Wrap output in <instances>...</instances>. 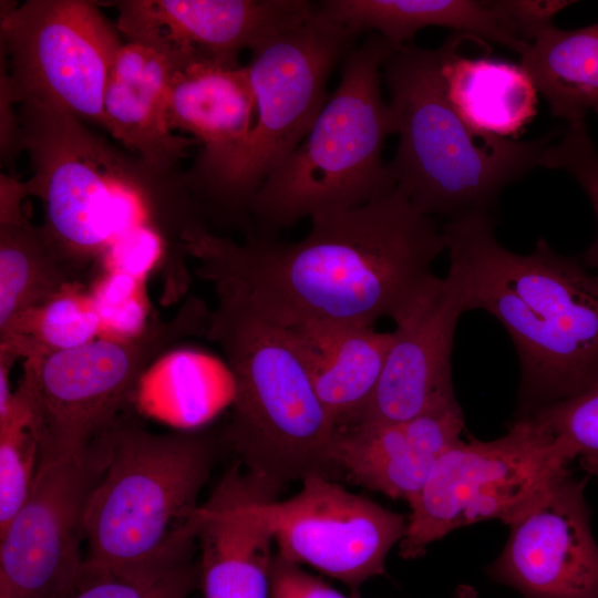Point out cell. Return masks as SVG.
I'll list each match as a JSON object with an SVG mask.
<instances>
[{
    "label": "cell",
    "instance_id": "cell-1",
    "mask_svg": "<svg viewBox=\"0 0 598 598\" xmlns=\"http://www.w3.org/2000/svg\"><path fill=\"white\" fill-rule=\"evenodd\" d=\"M310 220L297 241L258 236L237 241L206 226L185 229L181 240L198 277L229 286L280 327L374 326L381 318L398 323L442 281L432 266L446 250L443 227L398 188Z\"/></svg>",
    "mask_w": 598,
    "mask_h": 598
},
{
    "label": "cell",
    "instance_id": "cell-2",
    "mask_svg": "<svg viewBox=\"0 0 598 598\" xmlns=\"http://www.w3.org/2000/svg\"><path fill=\"white\" fill-rule=\"evenodd\" d=\"M450 261L463 271L467 310L482 309L506 329L520 363L516 416L567 399L598 379V276L581 258L539 238L518 255L496 239L495 216L442 224Z\"/></svg>",
    "mask_w": 598,
    "mask_h": 598
},
{
    "label": "cell",
    "instance_id": "cell-3",
    "mask_svg": "<svg viewBox=\"0 0 598 598\" xmlns=\"http://www.w3.org/2000/svg\"><path fill=\"white\" fill-rule=\"evenodd\" d=\"M18 116L31 166L25 192L40 198L41 229L75 276L125 231L150 225L173 240L195 214L184 174L156 173L56 110L23 103Z\"/></svg>",
    "mask_w": 598,
    "mask_h": 598
},
{
    "label": "cell",
    "instance_id": "cell-4",
    "mask_svg": "<svg viewBox=\"0 0 598 598\" xmlns=\"http://www.w3.org/2000/svg\"><path fill=\"white\" fill-rule=\"evenodd\" d=\"M106 440L107 462L85 512L83 570L151 580L190 565L213 436L152 433L125 415Z\"/></svg>",
    "mask_w": 598,
    "mask_h": 598
},
{
    "label": "cell",
    "instance_id": "cell-5",
    "mask_svg": "<svg viewBox=\"0 0 598 598\" xmlns=\"http://www.w3.org/2000/svg\"><path fill=\"white\" fill-rule=\"evenodd\" d=\"M441 48H392L382 66L399 143L388 162L398 188L420 213L445 221L494 215L501 193L539 166L554 133L515 141L472 128L447 101ZM495 216V215H494Z\"/></svg>",
    "mask_w": 598,
    "mask_h": 598
},
{
    "label": "cell",
    "instance_id": "cell-6",
    "mask_svg": "<svg viewBox=\"0 0 598 598\" xmlns=\"http://www.w3.org/2000/svg\"><path fill=\"white\" fill-rule=\"evenodd\" d=\"M205 336L226 358L234 396L224 437L250 474L280 486L310 475L333 478L338 432L281 327L223 282Z\"/></svg>",
    "mask_w": 598,
    "mask_h": 598
},
{
    "label": "cell",
    "instance_id": "cell-7",
    "mask_svg": "<svg viewBox=\"0 0 598 598\" xmlns=\"http://www.w3.org/2000/svg\"><path fill=\"white\" fill-rule=\"evenodd\" d=\"M392 48L369 33L348 51L310 131L256 193L249 236L275 238L306 217L355 208L395 188L383 150L396 122L381 86Z\"/></svg>",
    "mask_w": 598,
    "mask_h": 598
},
{
    "label": "cell",
    "instance_id": "cell-8",
    "mask_svg": "<svg viewBox=\"0 0 598 598\" xmlns=\"http://www.w3.org/2000/svg\"><path fill=\"white\" fill-rule=\"evenodd\" d=\"M209 310L190 296L172 318H151L136 337L97 338L25 359L16 391L39 442L38 467L83 454L111 430L126 415L152 363L184 339L205 336Z\"/></svg>",
    "mask_w": 598,
    "mask_h": 598
},
{
    "label": "cell",
    "instance_id": "cell-9",
    "mask_svg": "<svg viewBox=\"0 0 598 598\" xmlns=\"http://www.w3.org/2000/svg\"><path fill=\"white\" fill-rule=\"evenodd\" d=\"M355 37L315 4L299 24L250 49L256 118L244 144L199 197L206 216L250 234V205L267 176L299 145L328 100L327 83Z\"/></svg>",
    "mask_w": 598,
    "mask_h": 598
},
{
    "label": "cell",
    "instance_id": "cell-10",
    "mask_svg": "<svg viewBox=\"0 0 598 598\" xmlns=\"http://www.w3.org/2000/svg\"><path fill=\"white\" fill-rule=\"evenodd\" d=\"M569 464L532 414L515 419L498 439L457 441L409 503L400 556L417 558L432 543L475 523L497 519L511 525L569 474Z\"/></svg>",
    "mask_w": 598,
    "mask_h": 598
},
{
    "label": "cell",
    "instance_id": "cell-11",
    "mask_svg": "<svg viewBox=\"0 0 598 598\" xmlns=\"http://www.w3.org/2000/svg\"><path fill=\"white\" fill-rule=\"evenodd\" d=\"M0 18V78L14 103L40 104L105 130L106 83L123 42L96 2H4Z\"/></svg>",
    "mask_w": 598,
    "mask_h": 598
},
{
    "label": "cell",
    "instance_id": "cell-12",
    "mask_svg": "<svg viewBox=\"0 0 598 598\" xmlns=\"http://www.w3.org/2000/svg\"><path fill=\"white\" fill-rule=\"evenodd\" d=\"M107 462L106 433L83 454L38 467L0 530V598H64L82 574L85 512Z\"/></svg>",
    "mask_w": 598,
    "mask_h": 598
},
{
    "label": "cell",
    "instance_id": "cell-13",
    "mask_svg": "<svg viewBox=\"0 0 598 598\" xmlns=\"http://www.w3.org/2000/svg\"><path fill=\"white\" fill-rule=\"evenodd\" d=\"M257 511L277 554L342 581L354 596L367 580L384 575L388 555L404 537L408 520L322 475L303 478L299 492L287 499H260Z\"/></svg>",
    "mask_w": 598,
    "mask_h": 598
},
{
    "label": "cell",
    "instance_id": "cell-14",
    "mask_svg": "<svg viewBox=\"0 0 598 598\" xmlns=\"http://www.w3.org/2000/svg\"><path fill=\"white\" fill-rule=\"evenodd\" d=\"M586 485L587 477L567 474L508 525L488 577L523 598H598V544Z\"/></svg>",
    "mask_w": 598,
    "mask_h": 598
},
{
    "label": "cell",
    "instance_id": "cell-15",
    "mask_svg": "<svg viewBox=\"0 0 598 598\" xmlns=\"http://www.w3.org/2000/svg\"><path fill=\"white\" fill-rule=\"evenodd\" d=\"M465 311L464 275L450 261L437 289L395 323L375 392L353 426L398 423L456 401L451 358L457 321Z\"/></svg>",
    "mask_w": 598,
    "mask_h": 598
},
{
    "label": "cell",
    "instance_id": "cell-16",
    "mask_svg": "<svg viewBox=\"0 0 598 598\" xmlns=\"http://www.w3.org/2000/svg\"><path fill=\"white\" fill-rule=\"evenodd\" d=\"M307 0H124L115 2L118 32L172 56L206 55L238 63V55L292 28L315 9Z\"/></svg>",
    "mask_w": 598,
    "mask_h": 598
},
{
    "label": "cell",
    "instance_id": "cell-17",
    "mask_svg": "<svg viewBox=\"0 0 598 598\" xmlns=\"http://www.w3.org/2000/svg\"><path fill=\"white\" fill-rule=\"evenodd\" d=\"M281 488L237 463L202 504L197 543L204 598H269L275 542L257 504Z\"/></svg>",
    "mask_w": 598,
    "mask_h": 598
},
{
    "label": "cell",
    "instance_id": "cell-18",
    "mask_svg": "<svg viewBox=\"0 0 598 598\" xmlns=\"http://www.w3.org/2000/svg\"><path fill=\"white\" fill-rule=\"evenodd\" d=\"M167 118L173 132L189 134L202 146L185 174L199 200L254 126L256 102L247 66L206 55L181 60L172 81Z\"/></svg>",
    "mask_w": 598,
    "mask_h": 598
},
{
    "label": "cell",
    "instance_id": "cell-19",
    "mask_svg": "<svg viewBox=\"0 0 598 598\" xmlns=\"http://www.w3.org/2000/svg\"><path fill=\"white\" fill-rule=\"evenodd\" d=\"M463 429L455 401L398 423L338 430L331 452L334 475L409 504Z\"/></svg>",
    "mask_w": 598,
    "mask_h": 598
},
{
    "label": "cell",
    "instance_id": "cell-20",
    "mask_svg": "<svg viewBox=\"0 0 598 598\" xmlns=\"http://www.w3.org/2000/svg\"><path fill=\"white\" fill-rule=\"evenodd\" d=\"M178 56L141 42L123 43L111 68L105 95V130L130 153L162 175H175L192 137L175 134L167 111Z\"/></svg>",
    "mask_w": 598,
    "mask_h": 598
},
{
    "label": "cell",
    "instance_id": "cell-21",
    "mask_svg": "<svg viewBox=\"0 0 598 598\" xmlns=\"http://www.w3.org/2000/svg\"><path fill=\"white\" fill-rule=\"evenodd\" d=\"M281 328L337 429L355 425L375 392L392 332L377 331L374 326L336 322Z\"/></svg>",
    "mask_w": 598,
    "mask_h": 598
},
{
    "label": "cell",
    "instance_id": "cell-22",
    "mask_svg": "<svg viewBox=\"0 0 598 598\" xmlns=\"http://www.w3.org/2000/svg\"><path fill=\"white\" fill-rule=\"evenodd\" d=\"M470 39L475 38L454 32L440 47L445 96L475 131L509 138L536 114L538 91L520 64L462 54Z\"/></svg>",
    "mask_w": 598,
    "mask_h": 598
},
{
    "label": "cell",
    "instance_id": "cell-23",
    "mask_svg": "<svg viewBox=\"0 0 598 598\" xmlns=\"http://www.w3.org/2000/svg\"><path fill=\"white\" fill-rule=\"evenodd\" d=\"M24 183L0 175V337L28 311L45 303L78 277L60 260L41 226L31 223Z\"/></svg>",
    "mask_w": 598,
    "mask_h": 598
},
{
    "label": "cell",
    "instance_id": "cell-24",
    "mask_svg": "<svg viewBox=\"0 0 598 598\" xmlns=\"http://www.w3.org/2000/svg\"><path fill=\"white\" fill-rule=\"evenodd\" d=\"M318 8L355 37L377 33L398 48L427 27L450 28L492 41L523 55L529 44L503 29L488 1L475 0H324Z\"/></svg>",
    "mask_w": 598,
    "mask_h": 598
},
{
    "label": "cell",
    "instance_id": "cell-25",
    "mask_svg": "<svg viewBox=\"0 0 598 598\" xmlns=\"http://www.w3.org/2000/svg\"><path fill=\"white\" fill-rule=\"evenodd\" d=\"M519 64L554 116L575 124L586 122L589 113L598 115V22L574 30L548 28Z\"/></svg>",
    "mask_w": 598,
    "mask_h": 598
},
{
    "label": "cell",
    "instance_id": "cell-26",
    "mask_svg": "<svg viewBox=\"0 0 598 598\" xmlns=\"http://www.w3.org/2000/svg\"><path fill=\"white\" fill-rule=\"evenodd\" d=\"M227 367L193 350H171L143 375L136 401L146 412L181 426H192L233 401Z\"/></svg>",
    "mask_w": 598,
    "mask_h": 598
},
{
    "label": "cell",
    "instance_id": "cell-27",
    "mask_svg": "<svg viewBox=\"0 0 598 598\" xmlns=\"http://www.w3.org/2000/svg\"><path fill=\"white\" fill-rule=\"evenodd\" d=\"M101 333L90 292L74 283L28 311L0 337V349L23 360L85 346Z\"/></svg>",
    "mask_w": 598,
    "mask_h": 598
},
{
    "label": "cell",
    "instance_id": "cell-28",
    "mask_svg": "<svg viewBox=\"0 0 598 598\" xmlns=\"http://www.w3.org/2000/svg\"><path fill=\"white\" fill-rule=\"evenodd\" d=\"M40 447L29 409L19 392L0 413V530L4 529L30 494Z\"/></svg>",
    "mask_w": 598,
    "mask_h": 598
},
{
    "label": "cell",
    "instance_id": "cell-29",
    "mask_svg": "<svg viewBox=\"0 0 598 598\" xmlns=\"http://www.w3.org/2000/svg\"><path fill=\"white\" fill-rule=\"evenodd\" d=\"M530 414L546 426L568 461L598 460V379L577 394Z\"/></svg>",
    "mask_w": 598,
    "mask_h": 598
},
{
    "label": "cell",
    "instance_id": "cell-30",
    "mask_svg": "<svg viewBox=\"0 0 598 598\" xmlns=\"http://www.w3.org/2000/svg\"><path fill=\"white\" fill-rule=\"evenodd\" d=\"M146 281L132 276L104 272L93 285L90 296L100 320L99 338L130 339L147 326Z\"/></svg>",
    "mask_w": 598,
    "mask_h": 598
},
{
    "label": "cell",
    "instance_id": "cell-31",
    "mask_svg": "<svg viewBox=\"0 0 598 598\" xmlns=\"http://www.w3.org/2000/svg\"><path fill=\"white\" fill-rule=\"evenodd\" d=\"M539 166L571 175L587 195L598 223V151L588 133L587 122L567 124L561 137L543 151ZM580 258L598 276V234Z\"/></svg>",
    "mask_w": 598,
    "mask_h": 598
},
{
    "label": "cell",
    "instance_id": "cell-32",
    "mask_svg": "<svg viewBox=\"0 0 598 598\" xmlns=\"http://www.w3.org/2000/svg\"><path fill=\"white\" fill-rule=\"evenodd\" d=\"M197 585L198 566L193 564L151 580L125 579L82 569L79 581L64 598H187Z\"/></svg>",
    "mask_w": 598,
    "mask_h": 598
},
{
    "label": "cell",
    "instance_id": "cell-33",
    "mask_svg": "<svg viewBox=\"0 0 598 598\" xmlns=\"http://www.w3.org/2000/svg\"><path fill=\"white\" fill-rule=\"evenodd\" d=\"M168 252L164 235L153 226L132 228L113 240L99 261L105 272H117L146 281L148 274L162 265Z\"/></svg>",
    "mask_w": 598,
    "mask_h": 598
},
{
    "label": "cell",
    "instance_id": "cell-34",
    "mask_svg": "<svg viewBox=\"0 0 598 598\" xmlns=\"http://www.w3.org/2000/svg\"><path fill=\"white\" fill-rule=\"evenodd\" d=\"M573 3L575 1L566 0L488 1L491 10L503 29L528 44L553 27L554 17Z\"/></svg>",
    "mask_w": 598,
    "mask_h": 598
},
{
    "label": "cell",
    "instance_id": "cell-35",
    "mask_svg": "<svg viewBox=\"0 0 598 598\" xmlns=\"http://www.w3.org/2000/svg\"><path fill=\"white\" fill-rule=\"evenodd\" d=\"M269 598H359L348 597L305 571L279 554L274 555Z\"/></svg>",
    "mask_w": 598,
    "mask_h": 598
},
{
    "label": "cell",
    "instance_id": "cell-36",
    "mask_svg": "<svg viewBox=\"0 0 598 598\" xmlns=\"http://www.w3.org/2000/svg\"><path fill=\"white\" fill-rule=\"evenodd\" d=\"M581 468L591 476L598 478V460L596 458H581L579 461Z\"/></svg>",
    "mask_w": 598,
    "mask_h": 598
},
{
    "label": "cell",
    "instance_id": "cell-37",
    "mask_svg": "<svg viewBox=\"0 0 598 598\" xmlns=\"http://www.w3.org/2000/svg\"><path fill=\"white\" fill-rule=\"evenodd\" d=\"M452 598H477V594L471 586L461 585L456 588Z\"/></svg>",
    "mask_w": 598,
    "mask_h": 598
}]
</instances>
